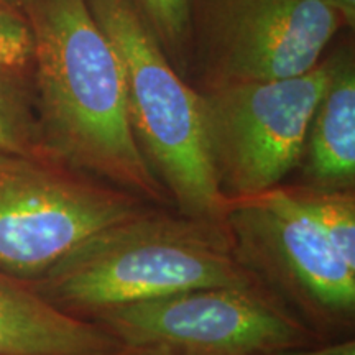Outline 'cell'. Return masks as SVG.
<instances>
[{
	"label": "cell",
	"mask_w": 355,
	"mask_h": 355,
	"mask_svg": "<svg viewBox=\"0 0 355 355\" xmlns=\"http://www.w3.org/2000/svg\"><path fill=\"white\" fill-rule=\"evenodd\" d=\"M331 74V56L300 76L202 91L207 146L225 199L283 184L300 166L311 117Z\"/></svg>",
	"instance_id": "52a82bcc"
},
{
	"label": "cell",
	"mask_w": 355,
	"mask_h": 355,
	"mask_svg": "<svg viewBox=\"0 0 355 355\" xmlns=\"http://www.w3.org/2000/svg\"><path fill=\"white\" fill-rule=\"evenodd\" d=\"M224 224L242 263L311 331L352 326L355 268L337 254L291 186L227 199Z\"/></svg>",
	"instance_id": "5b68a950"
},
{
	"label": "cell",
	"mask_w": 355,
	"mask_h": 355,
	"mask_svg": "<svg viewBox=\"0 0 355 355\" xmlns=\"http://www.w3.org/2000/svg\"><path fill=\"white\" fill-rule=\"evenodd\" d=\"M337 12L340 13V17L344 19L345 28L354 32L355 28V0H327Z\"/></svg>",
	"instance_id": "2e32d148"
},
{
	"label": "cell",
	"mask_w": 355,
	"mask_h": 355,
	"mask_svg": "<svg viewBox=\"0 0 355 355\" xmlns=\"http://www.w3.org/2000/svg\"><path fill=\"white\" fill-rule=\"evenodd\" d=\"M33 107L48 155L152 206H171L127 114L121 61L86 0H25Z\"/></svg>",
	"instance_id": "6da1fadb"
},
{
	"label": "cell",
	"mask_w": 355,
	"mask_h": 355,
	"mask_svg": "<svg viewBox=\"0 0 355 355\" xmlns=\"http://www.w3.org/2000/svg\"><path fill=\"white\" fill-rule=\"evenodd\" d=\"M109 355H175L168 350L163 349H150V347H130V345H125V347L117 350V352L109 354Z\"/></svg>",
	"instance_id": "e0dca14e"
},
{
	"label": "cell",
	"mask_w": 355,
	"mask_h": 355,
	"mask_svg": "<svg viewBox=\"0 0 355 355\" xmlns=\"http://www.w3.org/2000/svg\"><path fill=\"white\" fill-rule=\"evenodd\" d=\"M121 61L128 122L178 214L224 224L202 96L181 76L132 0H86Z\"/></svg>",
	"instance_id": "3957f363"
},
{
	"label": "cell",
	"mask_w": 355,
	"mask_h": 355,
	"mask_svg": "<svg viewBox=\"0 0 355 355\" xmlns=\"http://www.w3.org/2000/svg\"><path fill=\"white\" fill-rule=\"evenodd\" d=\"M32 285L84 319L198 288L266 290L239 259L225 224L162 206H146L96 232Z\"/></svg>",
	"instance_id": "7a4b0ae2"
},
{
	"label": "cell",
	"mask_w": 355,
	"mask_h": 355,
	"mask_svg": "<svg viewBox=\"0 0 355 355\" xmlns=\"http://www.w3.org/2000/svg\"><path fill=\"white\" fill-rule=\"evenodd\" d=\"M130 347L175 355H272L314 332L268 290L212 286L119 306L91 319Z\"/></svg>",
	"instance_id": "ba28073f"
},
{
	"label": "cell",
	"mask_w": 355,
	"mask_h": 355,
	"mask_svg": "<svg viewBox=\"0 0 355 355\" xmlns=\"http://www.w3.org/2000/svg\"><path fill=\"white\" fill-rule=\"evenodd\" d=\"M125 347L99 326L0 273V355H109Z\"/></svg>",
	"instance_id": "9c48e42d"
},
{
	"label": "cell",
	"mask_w": 355,
	"mask_h": 355,
	"mask_svg": "<svg viewBox=\"0 0 355 355\" xmlns=\"http://www.w3.org/2000/svg\"><path fill=\"white\" fill-rule=\"evenodd\" d=\"M291 191L313 217L336 252L355 268V193L291 184Z\"/></svg>",
	"instance_id": "7c38bea8"
},
{
	"label": "cell",
	"mask_w": 355,
	"mask_h": 355,
	"mask_svg": "<svg viewBox=\"0 0 355 355\" xmlns=\"http://www.w3.org/2000/svg\"><path fill=\"white\" fill-rule=\"evenodd\" d=\"M0 152L51 158L33 107L32 81L0 74Z\"/></svg>",
	"instance_id": "8fae6325"
},
{
	"label": "cell",
	"mask_w": 355,
	"mask_h": 355,
	"mask_svg": "<svg viewBox=\"0 0 355 355\" xmlns=\"http://www.w3.org/2000/svg\"><path fill=\"white\" fill-rule=\"evenodd\" d=\"M33 51L25 0H0V74L32 81Z\"/></svg>",
	"instance_id": "5bb4252c"
},
{
	"label": "cell",
	"mask_w": 355,
	"mask_h": 355,
	"mask_svg": "<svg viewBox=\"0 0 355 355\" xmlns=\"http://www.w3.org/2000/svg\"><path fill=\"white\" fill-rule=\"evenodd\" d=\"M181 76L189 68L191 0H132Z\"/></svg>",
	"instance_id": "4fadbf2b"
},
{
	"label": "cell",
	"mask_w": 355,
	"mask_h": 355,
	"mask_svg": "<svg viewBox=\"0 0 355 355\" xmlns=\"http://www.w3.org/2000/svg\"><path fill=\"white\" fill-rule=\"evenodd\" d=\"M272 355H355V343L352 339L343 340V343H334L321 345V347H303L285 350V352H277Z\"/></svg>",
	"instance_id": "9a60e30c"
},
{
	"label": "cell",
	"mask_w": 355,
	"mask_h": 355,
	"mask_svg": "<svg viewBox=\"0 0 355 355\" xmlns=\"http://www.w3.org/2000/svg\"><path fill=\"white\" fill-rule=\"evenodd\" d=\"M340 28L327 0H191L188 81L202 92L300 76Z\"/></svg>",
	"instance_id": "8992f818"
},
{
	"label": "cell",
	"mask_w": 355,
	"mask_h": 355,
	"mask_svg": "<svg viewBox=\"0 0 355 355\" xmlns=\"http://www.w3.org/2000/svg\"><path fill=\"white\" fill-rule=\"evenodd\" d=\"M331 74L311 117L300 168L304 186L354 191L355 186V51L344 40L329 51Z\"/></svg>",
	"instance_id": "30bf717a"
},
{
	"label": "cell",
	"mask_w": 355,
	"mask_h": 355,
	"mask_svg": "<svg viewBox=\"0 0 355 355\" xmlns=\"http://www.w3.org/2000/svg\"><path fill=\"white\" fill-rule=\"evenodd\" d=\"M144 199L53 158L0 152V273L35 283Z\"/></svg>",
	"instance_id": "277c9868"
}]
</instances>
